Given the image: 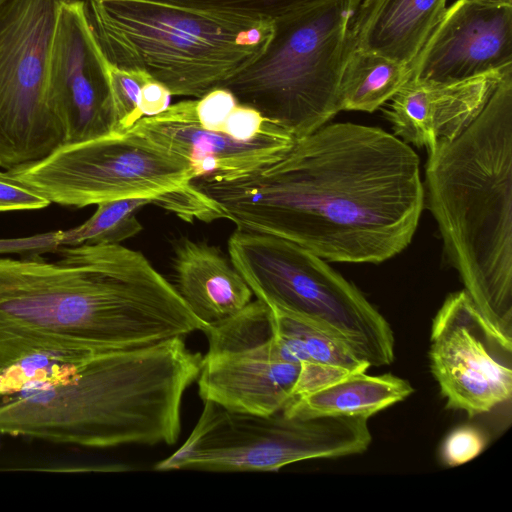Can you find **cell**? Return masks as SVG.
<instances>
[{"label":"cell","mask_w":512,"mask_h":512,"mask_svg":"<svg viewBox=\"0 0 512 512\" xmlns=\"http://www.w3.org/2000/svg\"><path fill=\"white\" fill-rule=\"evenodd\" d=\"M109 67L91 27L86 0L62 2L50 50L47 97L65 144L118 133Z\"/></svg>","instance_id":"obj_12"},{"label":"cell","mask_w":512,"mask_h":512,"mask_svg":"<svg viewBox=\"0 0 512 512\" xmlns=\"http://www.w3.org/2000/svg\"><path fill=\"white\" fill-rule=\"evenodd\" d=\"M130 129L189 161L194 178L248 175L280 159L296 140L274 122L250 140L207 130L197 119L196 100L169 105L157 115L142 117Z\"/></svg>","instance_id":"obj_14"},{"label":"cell","mask_w":512,"mask_h":512,"mask_svg":"<svg viewBox=\"0 0 512 512\" xmlns=\"http://www.w3.org/2000/svg\"><path fill=\"white\" fill-rule=\"evenodd\" d=\"M270 122L255 108L238 103L221 132L239 140H250L263 132Z\"/></svg>","instance_id":"obj_29"},{"label":"cell","mask_w":512,"mask_h":512,"mask_svg":"<svg viewBox=\"0 0 512 512\" xmlns=\"http://www.w3.org/2000/svg\"><path fill=\"white\" fill-rule=\"evenodd\" d=\"M411 65L352 49L339 84V109L373 112L411 79Z\"/></svg>","instance_id":"obj_21"},{"label":"cell","mask_w":512,"mask_h":512,"mask_svg":"<svg viewBox=\"0 0 512 512\" xmlns=\"http://www.w3.org/2000/svg\"><path fill=\"white\" fill-rule=\"evenodd\" d=\"M203 402L188 438L155 470L278 471L304 460L361 454L372 442L366 417L258 415Z\"/></svg>","instance_id":"obj_8"},{"label":"cell","mask_w":512,"mask_h":512,"mask_svg":"<svg viewBox=\"0 0 512 512\" xmlns=\"http://www.w3.org/2000/svg\"><path fill=\"white\" fill-rule=\"evenodd\" d=\"M414 392L411 384L387 373L350 374L326 387L290 400L283 412L296 417H366L396 404Z\"/></svg>","instance_id":"obj_19"},{"label":"cell","mask_w":512,"mask_h":512,"mask_svg":"<svg viewBox=\"0 0 512 512\" xmlns=\"http://www.w3.org/2000/svg\"><path fill=\"white\" fill-rule=\"evenodd\" d=\"M172 94L160 82L148 81L141 89L139 112L142 117L157 115L169 107Z\"/></svg>","instance_id":"obj_30"},{"label":"cell","mask_w":512,"mask_h":512,"mask_svg":"<svg viewBox=\"0 0 512 512\" xmlns=\"http://www.w3.org/2000/svg\"><path fill=\"white\" fill-rule=\"evenodd\" d=\"M509 71L512 66L454 82L410 79L392 97L387 118L401 140L429 152L470 126Z\"/></svg>","instance_id":"obj_15"},{"label":"cell","mask_w":512,"mask_h":512,"mask_svg":"<svg viewBox=\"0 0 512 512\" xmlns=\"http://www.w3.org/2000/svg\"><path fill=\"white\" fill-rule=\"evenodd\" d=\"M50 204L45 197L18 180L10 170L0 172V212L41 209Z\"/></svg>","instance_id":"obj_28"},{"label":"cell","mask_w":512,"mask_h":512,"mask_svg":"<svg viewBox=\"0 0 512 512\" xmlns=\"http://www.w3.org/2000/svg\"><path fill=\"white\" fill-rule=\"evenodd\" d=\"M447 0H366L350 24L351 49L411 65L446 10Z\"/></svg>","instance_id":"obj_18"},{"label":"cell","mask_w":512,"mask_h":512,"mask_svg":"<svg viewBox=\"0 0 512 512\" xmlns=\"http://www.w3.org/2000/svg\"><path fill=\"white\" fill-rule=\"evenodd\" d=\"M109 75L116 131L122 133L142 118L138 108L140 93L152 78L143 71L123 69L111 63Z\"/></svg>","instance_id":"obj_24"},{"label":"cell","mask_w":512,"mask_h":512,"mask_svg":"<svg viewBox=\"0 0 512 512\" xmlns=\"http://www.w3.org/2000/svg\"><path fill=\"white\" fill-rule=\"evenodd\" d=\"M484 446L485 438L480 430L461 426L446 437L441 450L442 459L448 466L462 465L477 457Z\"/></svg>","instance_id":"obj_26"},{"label":"cell","mask_w":512,"mask_h":512,"mask_svg":"<svg viewBox=\"0 0 512 512\" xmlns=\"http://www.w3.org/2000/svg\"><path fill=\"white\" fill-rule=\"evenodd\" d=\"M512 66V6L457 0L415 57L411 79L454 82Z\"/></svg>","instance_id":"obj_13"},{"label":"cell","mask_w":512,"mask_h":512,"mask_svg":"<svg viewBox=\"0 0 512 512\" xmlns=\"http://www.w3.org/2000/svg\"><path fill=\"white\" fill-rule=\"evenodd\" d=\"M202 359L182 337L113 348L0 324V434L90 448L175 444Z\"/></svg>","instance_id":"obj_2"},{"label":"cell","mask_w":512,"mask_h":512,"mask_svg":"<svg viewBox=\"0 0 512 512\" xmlns=\"http://www.w3.org/2000/svg\"><path fill=\"white\" fill-rule=\"evenodd\" d=\"M10 171L50 203L77 208L127 198L153 203L194 178L189 161L131 129L64 144Z\"/></svg>","instance_id":"obj_9"},{"label":"cell","mask_w":512,"mask_h":512,"mask_svg":"<svg viewBox=\"0 0 512 512\" xmlns=\"http://www.w3.org/2000/svg\"><path fill=\"white\" fill-rule=\"evenodd\" d=\"M60 258L0 259V324L113 348L204 331L208 324L140 251L57 249Z\"/></svg>","instance_id":"obj_3"},{"label":"cell","mask_w":512,"mask_h":512,"mask_svg":"<svg viewBox=\"0 0 512 512\" xmlns=\"http://www.w3.org/2000/svg\"><path fill=\"white\" fill-rule=\"evenodd\" d=\"M147 204H152V201L144 198L101 202L84 223L66 231L60 230L59 245L120 244L142 230L136 211Z\"/></svg>","instance_id":"obj_22"},{"label":"cell","mask_w":512,"mask_h":512,"mask_svg":"<svg viewBox=\"0 0 512 512\" xmlns=\"http://www.w3.org/2000/svg\"><path fill=\"white\" fill-rule=\"evenodd\" d=\"M327 1L331 0H179L192 9L269 22ZM354 1L360 5L366 0Z\"/></svg>","instance_id":"obj_23"},{"label":"cell","mask_w":512,"mask_h":512,"mask_svg":"<svg viewBox=\"0 0 512 512\" xmlns=\"http://www.w3.org/2000/svg\"><path fill=\"white\" fill-rule=\"evenodd\" d=\"M86 6L111 64L197 99L253 63L274 31L273 22L159 0H87Z\"/></svg>","instance_id":"obj_5"},{"label":"cell","mask_w":512,"mask_h":512,"mask_svg":"<svg viewBox=\"0 0 512 512\" xmlns=\"http://www.w3.org/2000/svg\"><path fill=\"white\" fill-rule=\"evenodd\" d=\"M64 1L0 4V167L7 170L39 161L65 144L47 97L51 44Z\"/></svg>","instance_id":"obj_10"},{"label":"cell","mask_w":512,"mask_h":512,"mask_svg":"<svg viewBox=\"0 0 512 512\" xmlns=\"http://www.w3.org/2000/svg\"><path fill=\"white\" fill-rule=\"evenodd\" d=\"M270 309L274 328L295 337L305 357L295 387L297 394L306 395L350 374L366 372L370 367L333 335L304 320Z\"/></svg>","instance_id":"obj_20"},{"label":"cell","mask_w":512,"mask_h":512,"mask_svg":"<svg viewBox=\"0 0 512 512\" xmlns=\"http://www.w3.org/2000/svg\"><path fill=\"white\" fill-rule=\"evenodd\" d=\"M482 4L494 6H512V0H476Z\"/></svg>","instance_id":"obj_31"},{"label":"cell","mask_w":512,"mask_h":512,"mask_svg":"<svg viewBox=\"0 0 512 512\" xmlns=\"http://www.w3.org/2000/svg\"><path fill=\"white\" fill-rule=\"evenodd\" d=\"M228 254L256 299L333 335L370 367L394 361L388 321L319 256L291 241L237 228Z\"/></svg>","instance_id":"obj_7"},{"label":"cell","mask_w":512,"mask_h":512,"mask_svg":"<svg viewBox=\"0 0 512 512\" xmlns=\"http://www.w3.org/2000/svg\"><path fill=\"white\" fill-rule=\"evenodd\" d=\"M301 366L283 361L273 335L248 350L205 355L197 378L199 396L227 410L269 415L293 395Z\"/></svg>","instance_id":"obj_16"},{"label":"cell","mask_w":512,"mask_h":512,"mask_svg":"<svg viewBox=\"0 0 512 512\" xmlns=\"http://www.w3.org/2000/svg\"><path fill=\"white\" fill-rule=\"evenodd\" d=\"M424 195L465 291L512 339V71L461 135L428 152Z\"/></svg>","instance_id":"obj_4"},{"label":"cell","mask_w":512,"mask_h":512,"mask_svg":"<svg viewBox=\"0 0 512 512\" xmlns=\"http://www.w3.org/2000/svg\"><path fill=\"white\" fill-rule=\"evenodd\" d=\"M172 266L176 290L206 324L231 317L252 301L250 287L217 246L181 238Z\"/></svg>","instance_id":"obj_17"},{"label":"cell","mask_w":512,"mask_h":512,"mask_svg":"<svg viewBox=\"0 0 512 512\" xmlns=\"http://www.w3.org/2000/svg\"><path fill=\"white\" fill-rule=\"evenodd\" d=\"M191 185L237 229L291 241L334 262L381 263L403 251L424 206L419 158L381 128L325 124L277 161Z\"/></svg>","instance_id":"obj_1"},{"label":"cell","mask_w":512,"mask_h":512,"mask_svg":"<svg viewBox=\"0 0 512 512\" xmlns=\"http://www.w3.org/2000/svg\"><path fill=\"white\" fill-rule=\"evenodd\" d=\"M429 362L449 409L485 414L512 394V339L497 331L465 290L446 297L433 318Z\"/></svg>","instance_id":"obj_11"},{"label":"cell","mask_w":512,"mask_h":512,"mask_svg":"<svg viewBox=\"0 0 512 512\" xmlns=\"http://www.w3.org/2000/svg\"><path fill=\"white\" fill-rule=\"evenodd\" d=\"M359 5L331 0L273 22L264 52L219 87L295 139L325 125L339 109V84Z\"/></svg>","instance_id":"obj_6"},{"label":"cell","mask_w":512,"mask_h":512,"mask_svg":"<svg viewBox=\"0 0 512 512\" xmlns=\"http://www.w3.org/2000/svg\"><path fill=\"white\" fill-rule=\"evenodd\" d=\"M152 204L171 211L189 222L194 218L200 221L225 219L221 208L213 200L195 189L191 183L184 189L161 196L154 200Z\"/></svg>","instance_id":"obj_25"},{"label":"cell","mask_w":512,"mask_h":512,"mask_svg":"<svg viewBox=\"0 0 512 512\" xmlns=\"http://www.w3.org/2000/svg\"><path fill=\"white\" fill-rule=\"evenodd\" d=\"M5 0H0V4L3 3Z\"/></svg>","instance_id":"obj_32"},{"label":"cell","mask_w":512,"mask_h":512,"mask_svg":"<svg viewBox=\"0 0 512 512\" xmlns=\"http://www.w3.org/2000/svg\"><path fill=\"white\" fill-rule=\"evenodd\" d=\"M237 104L231 91L222 87L214 88L196 100L197 119L203 128L221 131Z\"/></svg>","instance_id":"obj_27"}]
</instances>
